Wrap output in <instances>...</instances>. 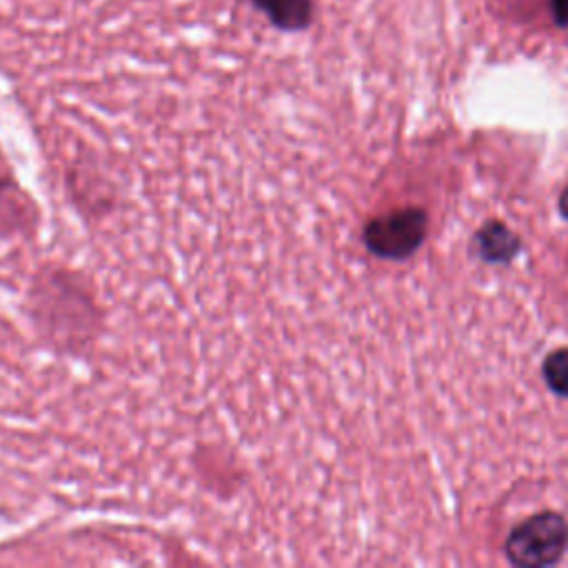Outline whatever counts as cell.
I'll return each instance as SVG.
<instances>
[{
  "instance_id": "7a4b0ae2",
  "label": "cell",
  "mask_w": 568,
  "mask_h": 568,
  "mask_svg": "<svg viewBox=\"0 0 568 568\" xmlns=\"http://www.w3.org/2000/svg\"><path fill=\"white\" fill-rule=\"evenodd\" d=\"M568 548V521L559 513H539L515 526L506 539V555L515 566L541 568L557 564Z\"/></svg>"
},
{
  "instance_id": "277c9868",
  "label": "cell",
  "mask_w": 568,
  "mask_h": 568,
  "mask_svg": "<svg viewBox=\"0 0 568 568\" xmlns=\"http://www.w3.org/2000/svg\"><path fill=\"white\" fill-rule=\"evenodd\" d=\"M191 468L200 486L220 499L237 495L248 479L242 459L229 446L217 442H202L195 446Z\"/></svg>"
},
{
  "instance_id": "52a82bcc",
  "label": "cell",
  "mask_w": 568,
  "mask_h": 568,
  "mask_svg": "<svg viewBox=\"0 0 568 568\" xmlns=\"http://www.w3.org/2000/svg\"><path fill=\"white\" fill-rule=\"evenodd\" d=\"M519 246H521V242H519L517 233L499 220H488L475 233V251L486 262H493V264L510 262L517 255Z\"/></svg>"
},
{
  "instance_id": "9c48e42d",
  "label": "cell",
  "mask_w": 568,
  "mask_h": 568,
  "mask_svg": "<svg viewBox=\"0 0 568 568\" xmlns=\"http://www.w3.org/2000/svg\"><path fill=\"white\" fill-rule=\"evenodd\" d=\"M541 371L548 388L559 397H568V348L552 351L544 359Z\"/></svg>"
},
{
  "instance_id": "6da1fadb",
  "label": "cell",
  "mask_w": 568,
  "mask_h": 568,
  "mask_svg": "<svg viewBox=\"0 0 568 568\" xmlns=\"http://www.w3.org/2000/svg\"><path fill=\"white\" fill-rule=\"evenodd\" d=\"M24 306L33 333L55 355L93 353L106 328V311L95 284L62 262L38 266L27 286Z\"/></svg>"
},
{
  "instance_id": "8fae6325",
  "label": "cell",
  "mask_w": 568,
  "mask_h": 568,
  "mask_svg": "<svg viewBox=\"0 0 568 568\" xmlns=\"http://www.w3.org/2000/svg\"><path fill=\"white\" fill-rule=\"evenodd\" d=\"M559 211H561V215L568 220V184L564 186V191H561V195H559Z\"/></svg>"
},
{
  "instance_id": "30bf717a",
  "label": "cell",
  "mask_w": 568,
  "mask_h": 568,
  "mask_svg": "<svg viewBox=\"0 0 568 568\" xmlns=\"http://www.w3.org/2000/svg\"><path fill=\"white\" fill-rule=\"evenodd\" d=\"M550 13L555 24L568 27V0H550Z\"/></svg>"
},
{
  "instance_id": "8992f818",
  "label": "cell",
  "mask_w": 568,
  "mask_h": 568,
  "mask_svg": "<svg viewBox=\"0 0 568 568\" xmlns=\"http://www.w3.org/2000/svg\"><path fill=\"white\" fill-rule=\"evenodd\" d=\"M38 226V211L11 175H0V235L33 233Z\"/></svg>"
},
{
  "instance_id": "3957f363",
  "label": "cell",
  "mask_w": 568,
  "mask_h": 568,
  "mask_svg": "<svg viewBox=\"0 0 568 568\" xmlns=\"http://www.w3.org/2000/svg\"><path fill=\"white\" fill-rule=\"evenodd\" d=\"M428 217L419 206H404L366 222L364 244L384 260H406L426 240Z\"/></svg>"
},
{
  "instance_id": "5b68a950",
  "label": "cell",
  "mask_w": 568,
  "mask_h": 568,
  "mask_svg": "<svg viewBox=\"0 0 568 568\" xmlns=\"http://www.w3.org/2000/svg\"><path fill=\"white\" fill-rule=\"evenodd\" d=\"M67 189L75 202V206L84 215H104L113 209V191L106 178L95 169L78 162L67 171Z\"/></svg>"
},
{
  "instance_id": "ba28073f",
  "label": "cell",
  "mask_w": 568,
  "mask_h": 568,
  "mask_svg": "<svg viewBox=\"0 0 568 568\" xmlns=\"http://www.w3.org/2000/svg\"><path fill=\"white\" fill-rule=\"evenodd\" d=\"M253 4L277 31H302L313 20V0H253Z\"/></svg>"
}]
</instances>
